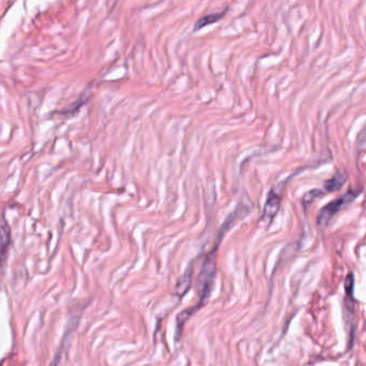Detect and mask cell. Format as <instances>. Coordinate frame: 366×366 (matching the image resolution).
Listing matches in <instances>:
<instances>
[{
	"instance_id": "cell-1",
	"label": "cell",
	"mask_w": 366,
	"mask_h": 366,
	"mask_svg": "<svg viewBox=\"0 0 366 366\" xmlns=\"http://www.w3.org/2000/svg\"><path fill=\"white\" fill-rule=\"evenodd\" d=\"M361 193L362 190H359V192H357V190H350V192L337 198L336 200H333L332 202L328 203L323 209L320 210L319 214H318V219H317L318 225L321 227L328 226L332 218L335 216V215L343 209L345 205L354 201Z\"/></svg>"
},
{
	"instance_id": "cell-2",
	"label": "cell",
	"mask_w": 366,
	"mask_h": 366,
	"mask_svg": "<svg viewBox=\"0 0 366 366\" xmlns=\"http://www.w3.org/2000/svg\"><path fill=\"white\" fill-rule=\"evenodd\" d=\"M248 212H249V206H247L246 204L245 205H241V204L238 205L237 208L235 209V211L229 215V217L226 219V221L224 222V225H222V227L220 228L217 241H219V238L221 240L222 236H224L225 233L228 231V230L235 224L236 220L241 219Z\"/></svg>"
},
{
	"instance_id": "cell-3",
	"label": "cell",
	"mask_w": 366,
	"mask_h": 366,
	"mask_svg": "<svg viewBox=\"0 0 366 366\" xmlns=\"http://www.w3.org/2000/svg\"><path fill=\"white\" fill-rule=\"evenodd\" d=\"M280 203H281V198L278 195H276L273 190L268 194L267 200L264 206L263 210V219L270 221L274 216L276 215V213L278 212V209H280Z\"/></svg>"
},
{
	"instance_id": "cell-4",
	"label": "cell",
	"mask_w": 366,
	"mask_h": 366,
	"mask_svg": "<svg viewBox=\"0 0 366 366\" xmlns=\"http://www.w3.org/2000/svg\"><path fill=\"white\" fill-rule=\"evenodd\" d=\"M347 181V175L343 172H337L324 182V189L328 193H335L343 187Z\"/></svg>"
},
{
	"instance_id": "cell-5",
	"label": "cell",
	"mask_w": 366,
	"mask_h": 366,
	"mask_svg": "<svg viewBox=\"0 0 366 366\" xmlns=\"http://www.w3.org/2000/svg\"><path fill=\"white\" fill-rule=\"evenodd\" d=\"M228 9H225L224 11L221 12H216V13H211V14H208V15H204V17L199 19L196 24H195V30H199V29H202L203 27H206L211 25V24H215L217 23L219 20L222 19V17L227 13Z\"/></svg>"
},
{
	"instance_id": "cell-6",
	"label": "cell",
	"mask_w": 366,
	"mask_h": 366,
	"mask_svg": "<svg viewBox=\"0 0 366 366\" xmlns=\"http://www.w3.org/2000/svg\"><path fill=\"white\" fill-rule=\"evenodd\" d=\"M10 245V232L9 229L6 226L2 229V242H0V270L3 269L7 259L8 249Z\"/></svg>"
},
{
	"instance_id": "cell-7",
	"label": "cell",
	"mask_w": 366,
	"mask_h": 366,
	"mask_svg": "<svg viewBox=\"0 0 366 366\" xmlns=\"http://www.w3.org/2000/svg\"><path fill=\"white\" fill-rule=\"evenodd\" d=\"M190 283H192V270L188 269L184 274V276L179 278V281L176 285V291L179 293V296H182L187 290L189 289Z\"/></svg>"
},
{
	"instance_id": "cell-8",
	"label": "cell",
	"mask_w": 366,
	"mask_h": 366,
	"mask_svg": "<svg viewBox=\"0 0 366 366\" xmlns=\"http://www.w3.org/2000/svg\"><path fill=\"white\" fill-rule=\"evenodd\" d=\"M322 195H324V192H323V190H320V189H313V190H310V192H308V193L304 196V198H303V202H304V203H306V204H309V203H312V202L315 200V199L319 198V197H320V196H322Z\"/></svg>"
}]
</instances>
